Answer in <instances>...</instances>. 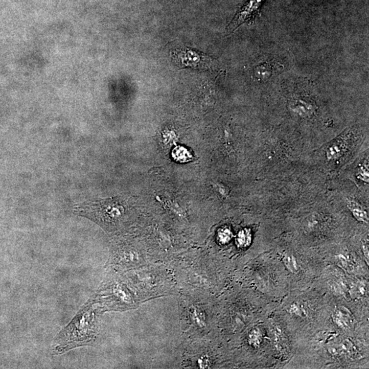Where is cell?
I'll list each match as a JSON object with an SVG mask.
<instances>
[{"label": "cell", "mask_w": 369, "mask_h": 369, "mask_svg": "<svg viewBox=\"0 0 369 369\" xmlns=\"http://www.w3.org/2000/svg\"><path fill=\"white\" fill-rule=\"evenodd\" d=\"M81 211H84L94 215L96 219L107 224H115L120 221L125 213V209L118 201L114 200L91 203L80 207Z\"/></svg>", "instance_id": "1"}, {"label": "cell", "mask_w": 369, "mask_h": 369, "mask_svg": "<svg viewBox=\"0 0 369 369\" xmlns=\"http://www.w3.org/2000/svg\"><path fill=\"white\" fill-rule=\"evenodd\" d=\"M172 58L178 66L195 69H208L213 66V61L209 57L191 49L177 50L172 53Z\"/></svg>", "instance_id": "2"}, {"label": "cell", "mask_w": 369, "mask_h": 369, "mask_svg": "<svg viewBox=\"0 0 369 369\" xmlns=\"http://www.w3.org/2000/svg\"><path fill=\"white\" fill-rule=\"evenodd\" d=\"M265 1V0H247L228 25L227 32L231 33L242 24L250 23L256 20Z\"/></svg>", "instance_id": "3"}, {"label": "cell", "mask_w": 369, "mask_h": 369, "mask_svg": "<svg viewBox=\"0 0 369 369\" xmlns=\"http://www.w3.org/2000/svg\"><path fill=\"white\" fill-rule=\"evenodd\" d=\"M333 320L341 328H349L353 323L352 315L346 308H338L334 311Z\"/></svg>", "instance_id": "4"}, {"label": "cell", "mask_w": 369, "mask_h": 369, "mask_svg": "<svg viewBox=\"0 0 369 369\" xmlns=\"http://www.w3.org/2000/svg\"><path fill=\"white\" fill-rule=\"evenodd\" d=\"M290 107L291 110L294 113L301 117L310 116L315 112V108L312 105L304 102L301 100L294 101L291 103Z\"/></svg>", "instance_id": "5"}, {"label": "cell", "mask_w": 369, "mask_h": 369, "mask_svg": "<svg viewBox=\"0 0 369 369\" xmlns=\"http://www.w3.org/2000/svg\"><path fill=\"white\" fill-rule=\"evenodd\" d=\"M330 352L334 355H345L346 356H353L356 353V348L352 343L345 340L340 344L332 346L330 348Z\"/></svg>", "instance_id": "6"}, {"label": "cell", "mask_w": 369, "mask_h": 369, "mask_svg": "<svg viewBox=\"0 0 369 369\" xmlns=\"http://www.w3.org/2000/svg\"><path fill=\"white\" fill-rule=\"evenodd\" d=\"M347 206L353 216L360 222L368 223L369 218L367 211L359 204L351 201H348Z\"/></svg>", "instance_id": "7"}, {"label": "cell", "mask_w": 369, "mask_h": 369, "mask_svg": "<svg viewBox=\"0 0 369 369\" xmlns=\"http://www.w3.org/2000/svg\"><path fill=\"white\" fill-rule=\"evenodd\" d=\"M191 316L196 325L199 327L205 326L206 324V317L203 311L196 307H194L191 310Z\"/></svg>", "instance_id": "8"}, {"label": "cell", "mask_w": 369, "mask_h": 369, "mask_svg": "<svg viewBox=\"0 0 369 369\" xmlns=\"http://www.w3.org/2000/svg\"><path fill=\"white\" fill-rule=\"evenodd\" d=\"M343 145H344V143L342 141H340V142L338 141V142L332 144V146H331V147L327 149V158L333 160V159L339 158L342 153Z\"/></svg>", "instance_id": "9"}, {"label": "cell", "mask_w": 369, "mask_h": 369, "mask_svg": "<svg viewBox=\"0 0 369 369\" xmlns=\"http://www.w3.org/2000/svg\"><path fill=\"white\" fill-rule=\"evenodd\" d=\"M248 343L251 346L257 347L262 341V334L258 329H253L248 334Z\"/></svg>", "instance_id": "10"}, {"label": "cell", "mask_w": 369, "mask_h": 369, "mask_svg": "<svg viewBox=\"0 0 369 369\" xmlns=\"http://www.w3.org/2000/svg\"><path fill=\"white\" fill-rule=\"evenodd\" d=\"M283 261L288 270L291 272H296L298 270V263L296 258L291 254H287L284 256Z\"/></svg>", "instance_id": "11"}, {"label": "cell", "mask_w": 369, "mask_h": 369, "mask_svg": "<svg viewBox=\"0 0 369 369\" xmlns=\"http://www.w3.org/2000/svg\"><path fill=\"white\" fill-rule=\"evenodd\" d=\"M251 234L249 231L245 230L239 232L237 238V242L241 247H246L251 243Z\"/></svg>", "instance_id": "12"}, {"label": "cell", "mask_w": 369, "mask_h": 369, "mask_svg": "<svg viewBox=\"0 0 369 369\" xmlns=\"http://www.w3.org/2000/svg\"><path fill=\"white\" fill-rule=\"evenodd\" d=\"M173 155L177 161H187L190 160V159H189V157H190L189 153H188V151L185 148L182 147L177 148V149L175 150Z\"/></svg>", "instance_id": "13"}, {"label": "cell", "mask_w": 369, "mask_h": 369, "mask_svg": "<svg viewBox=\"0 0 369 369\" xmlns=\"http://www.w3.org/2000/svg\"><path fill=\"white\" fill-rule=\"evenodd\" d=\"M358 177L360 180L365 183H369V167L368 164L362 165L358 172Z\"/></svg>", "instance_id": "14"}, {"label": "cell", "mask_w": 369, "mask_h": 369, "mask_svg": "<svg viewBox=\"0 0 369 369\" xmlns=\"http://www.w3.org/2000/svg\"><path fill=\"white\" fill-rule=\"evenodd\" d=\"M214 189L215 191H218V194H220V196H222V197H227L228 195H229V189L223 184H215Z\"/></svg>", "instance_id": "15"}, {"label": "cell", "mask_w": 369, "mask_h": 369, "mask_svg": "<svg viewBox=\"0 0 369 369\" xmlns=\"http://www.w3.org/2000/svg\"><path fill=\"white\" fill-rule=\"evenodd\" d=\"M220 237L222 241H223V242H227V241L230 240L231 238V231L228 230V229H226V230L222 231L221 233H220Z\"/></svg>", "instance_id": "16"}, {"label": "cell", "mask_w": 369, "mask_h": 369, "mask_svg": "<svg viewBox=\"0 0 369 369\" xmlns=\"http://www.w3.org/2000/svg\"><path fill=\"white\" fill-rule=\"evenodd\" d=\"M198 364H199V366L202 369L208 368L210 365H211L209 360L208 358H205V357L201 358L199 360V361H198Z\"/></svg>", "instance_id": "17"}, {"label": "cell", "mask_w": 369, "mask_h": 369, "mask_svg": "<svg viewBox=\"0 0 369 369\" xmlns=\"http://www.w3.org/2000/svg\"><path fill=\"white\" fill-rule=\"evenodd\" d=\"M363 252H364V254H365V257H366L367 259V263H369V246L368 244H364L363 245Z\"/></svg>", "instance_id": "18"}]
</instances>
